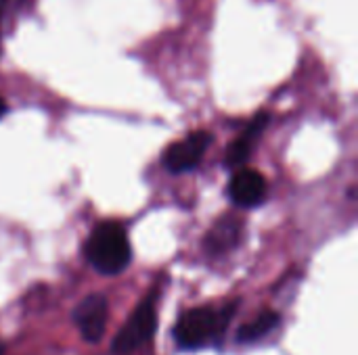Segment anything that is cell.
Returning <instances> with one entry per match:
<instances>
[{
    "mask_svg": "<svg viewBox=\"0 0 358 355\" xmlns=\"http://www.w3.org/2000/svg\"><path fill=\"white\" fill-rule=\"evenodd\" d=\"M235 312H237V303L224 305L220 310L195 308L185 312L174 326L176 345L180 349H191V352L203 349L208 345H218L224 339Z\"/></svg>",
    "mask_w": 358,
    "mask_h": 355,
    "instance_id": "6da1fadb",
    "label": "cell"
},
{
    "mask_svg": "<svg viewBox=\"0 0 358 355\" xmlns=\"http://www.w3.org/2000/svg\"><path fill=\"white\" fill-rule=\"evenodd\" d=\"M88 264L107 276L124 272L132 259V247L126 230L115 222L99 224L86 241L84 247Z\"/></svg>",
    "mask_w": 358,
    "mask_h": 355,
    "instance_id": "7a4b0ae2",
    "label": "cell"
},
{
    "mask_svg": "<svg viewBox=\"0 0 358 355\" xmlns=\"http://www.w3.org/2000/svg\"><path fill=\"white\" fill-rule=\"evenodd\" d=\"M155 297L153 293L149 297H145L136 310L132 312L130 320L126 322V326L117 333V337L113 339L111 352L115 355H128L134 349H138L141 345H145L155 328H157V316H155Z\"/></svg>",
    "mask_w": 358,
    "mask_h": 355,
    "instance_id": "3957f363",
    "label": "cell"
},
{
    "mask_svg": "<svg viewBox=\"0 0 358 355\" xmlns=\"http://www.w3.org/2000/svg\"><path fill=\"white\" fill-rule=\"evenodd\" d=\"M210 142H212V134L203 132V130L189 134L180 142H174L172 146H168V151L164 155L166 169L172 174H185V172L195 169L201 163L203 153L208 151Z\"/></svg>",
    "mask_w": 358,
    "mask_h": 355,
    "instance_id": "277c9868",
    "label": "cell"
},
{
    "mask_svg": "<svg viewBox=\"0 0 358 355\" xmlns=\"http://www.w3.org/2000/svg\"><path fill=\"white\" fill-rule=\"evenodd\" d=\"M107 316H109L107 297L101 293L84 297L71 314V318L86 343H99L105 337Z\"/></svg>",
    "mask_w": 358,
    "mask_h": 355,
    "instance_id": "5b68a950",
    "label": "cell"
},
{
    "mask_svg": "<svg viewBox=\"0 0 358 355\" xmlns=\"http://www.w3.org/2000/svg\"><path fill=\"white\" fill-rule=\"evenodd\" d=\"M268 192L266 178L256 169H239L229 182V197L239 207H258Z\"/></svg>",
    "mask_w": 358,
    "mask_h": 355,
    "instance_id": "8992f818",
    "label": "cell"
},
{
    "mask_svg": "<svg viewBox=\"0 0 358 355\" xmlns=\"http://www.w3.org/2000/svg\"><path fill=\"white\" fill-rule=\"evenodd\" d=\"M241 232H243V224L241 220L227 216L220 218L206 234L203 239V251L210 257H222L229 255L239 243H241Z\"/></svg>",
    "mask_w": 358,
    "mask_h": 355,
    "instance_id": "52a82bcc",
    "label": "cell"
},
{
    "mask_svg": "<svg viewBox=\"0 0 358 355\" xmlns=\"http://www.w3.org/2000/svg\"><path fill=\"white\" fill-rule=\"evenodd\" d=\"M268 119H271L268 113H258L248 123V128L241 132V136L235 142H231V146L227 151V165L229 167H239V165H243L250 159V153L254 149V142L260 138V134L268 126Z\"/></svg>",
    "mask_w": 358,
    "mask_h": 355,
    "instance_id": "ba28073f",
    "label": "cell"
},
{
    "mask_svg": "<svg viewBox=\"0 0 358 355\" xmlns=\"http://www.w3.org/2000/svg\"><path fill=\"white\" fill-rule=\"evenodd\" d=\"M281 318L277 312H264L258 318H254L252 322L243 324L237 333V341L239 343H256L260 339H264L268 333H273L279 326Z\"/></svg>",
    "mask_w": 358,
    "mask_h": 355,
    "instance_id": "9c48e42d",
    "label": "cell"
},
{
    "mask_svg": "<svg viewBox=\"0 0 358 355\" xmlns=\"http://www.w3.org/2000/svg\"><path fill=\"white\" fill-rule=\"evenodd\" d=\"M6 111H8V107H6V103H4V98L0 96V117H2V115H4Z\"/></svg>",
    "mask_w": 358,
    "mask_h": 355,
    "instance_id": "30bf717a",
    "label": "cell"
},
{
    "mask_svg": "<svg viewBox=\"0 0 358 355\" xmlns=\"http://www.w3.org/2000/svg\"><path fill=\"white\" fill-rule=\"evenodd\" d=\"M4 6H6V0H0V21H2V13H4Z\"/></svg>",
    "mask_w": 358,
    "mask_h": 355,
    "instance_id": "8fae6325",
    "label": "cell"
}]
</instances>
